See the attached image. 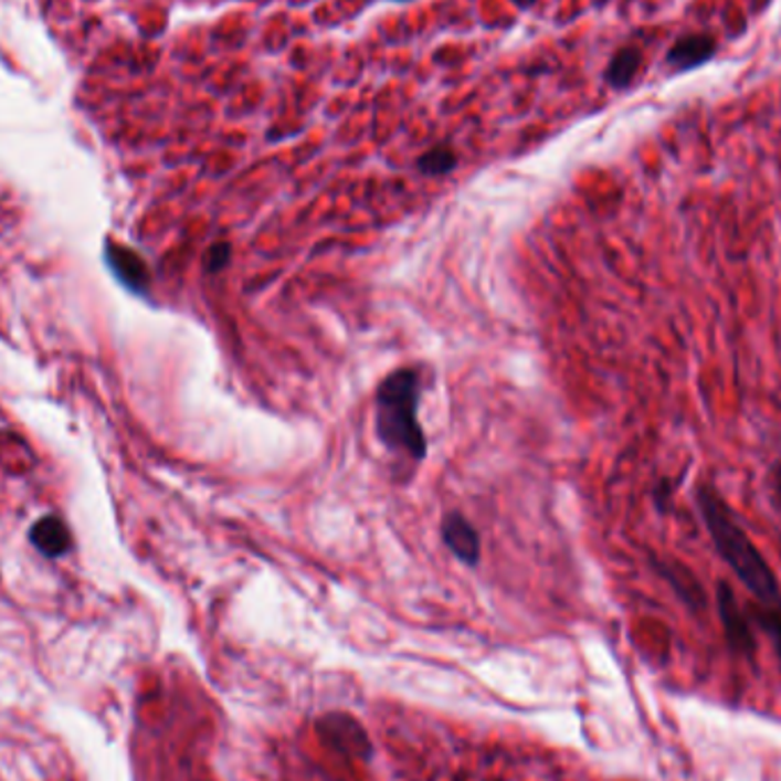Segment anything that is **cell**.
Instances as JSON below:
<instances>
[{"instance_id": "cell-1", "label": "cell", "mask_w": 781, "mask_h": 781, "mask_svg": "<svg viewBox=\"0 0 781 781\" xmlns=\"http://www.w3.org/2000/svg\"><path fill=\"white\" fill-rule=\"evenodd\" d=\"M693 500L713 541V549L733 571L745 590L763 608H781V585L777 573L742 528L727 498L716 489V485L699 483L693 489Z\"/></svg>"}, {"instance_id": "cell-2", "label": "cell", "mask_w": 781, "mask_h": 781, "mask_svg": "<svg viewBox=\"0 0 781 781\" xmlns=\"http://www.w3.org/2000/svg\"><path fill=\"white\" fill-rule=\"evenodd\" d=\"M421 376L414 368H398L376 393V432L382 444L416 462L428 455V439L419 421Z\"/></svg>"}, {"instance_id": "cell-3", "label": "cell", "mask_w": 781, "mask_h": 781, "mask_svg": "<svg viewBox=\"0 0 781 781\" xmlns=\"http://www.w3.org/2000/svg\"><path fill=\"white\" fill-rule=\"evenodd\" d=\"M716 610L729 652L738 658L754 661L759 650L754 622L750 613H747V608H742V603L738 601L729 581H718L716 585Z\"/></svg>"}, {"instance_id": "cell-4", "label": "cell", "mask_w": 781, "mask_h": 781, "mask_svg": "<svg viewBox=\"0 0 781 781\" xmlns=\"http://www.w3.org/2000/svg\"><path fill=\"white\" fill-rule=\"evenodd\" d=\"M316 733L327 747H331V750L348 759L370 761L372 757V742L368 731L346 710L325 713V716L318 718L316 722Z\"/></svg>"}, {"instance_id": "cell-5", "label": "cell", "mask_w": 781, "mask_h": 781, "mask_svg": "<svg viewBox=\"0 0 781 781\" xmlns=\"http://www.w3.org/2000/svg\"><path fill=\"white\" fill-rule=\"evenodd\" d=\"M654 571L669 585L674 597L682 601L693 615H704L708 610V594L697 573L674 558H652Z\"/></svg>"}, {"instance_id": "cell-6", "label": "cell", "mask_w": 781, "mask_h": 781, "mask_svg": "<svg viewBox=\"0 0 781 781\" xmlns=\"http://www.w3.org/2000/svg\"><path fill=\"white\" fill-rule=\"evenodd\" d=\"M441 539L448 551L464 564L475 567L481 562V537L478 530L460 513H448L441 519Z\"/></svg>"}, {"instance_id": "cell-7", "label": "cell", "mask_w": 781, "mask_h": 781, "mask_svg": "<svg viewBox=\"0 0 781 781\" xmlns=\"http://www.w3.org/2000/svg\"><path fill=\"white\" fill-rule=\"evenodd\" d=\"M716 51L718 44L710 35H704V32L701 35H686L669 46L665 62L672 72L688 74L716 57Z\"/></svg>"}, {"instance_id": "cell-8", "label": "cell", "mask_w": 781, "mask_h": 781, "mask_svg": "<svg viewBox=\"0 0 781 781\" xmlns=\"http://www.w3.org/2000/svg\"><path fill=\"white\" fill-rule=\"evenodd\" d=\"M642 64V51L635 46L620 49L605 66V83L613 89H626L633 85Z\"/></svg>"}, {"instance_id": "cell-9", "label": "cell", "mask_w": 781, "mask_h": 781, "mask_svg": "<svg viewBox=\"0 0 781 781\" xmlns=\"http://www.w3.org/2000/svg\"><path fill=\"white\" fill-rule=\"evenodd\" d=\"M460 158L451 145H436L419 156L416 169L425 177H446L457 167Z\"/></svg>"}, {"instance_id": "cell-10", "label": "cell", "mask_w": 781, "mask_h": 781, "mask_svg": "<svg viewBox=\"0 0 781 781\" xmlns=\"http://www.w3.org/2000/svg\"><path fill=\"white\" fill-rule=\"evenodd\" d=\"M750 613L752 622L766 633V637L770 640L774 656L781 665V608H763V605H754L747 610Z\"/></svg>"}, {"instance_id": "cell-11", "label": "cell", "mask_w": 781, "mask_h": 781, "mask_svg": "<svg viewBox=\"0 0 781 781\" xmlns=\"http://www.w3.org/2000/svg\"><path fill=\"white\" fill-rule=\"evenodd\" d=\"M766 492L770 498V505L777 513V517L781 519V457L772 462V466L768 468L766 475Z\"/></svg>"}, {"instance_id": "cell-12", "label": "cell", "mask_w": 781, "mask_h": 781, "mask_svg": "<svg viewBox=\"0 0 781 781\" xmlns=\"http://www.w3.org/2000/svg\"><path fill=\"white\" fill-rule=\"evenodd\" d=\"M674 494H676V483L672 478H661L654 487V507L661 515H669L674 509Z\"/></svg>"}, {"instance_id": "cell-13", "label": "cell", "mask_w": 781, "mask_h": 781, "mask_svg": "<svg viewBox=\"0 0 781 781\" xmlns=\"http://www.w3.org/2000/svg\"><path fill=\"white\" fill-rule=\"evenodd\" d=\"M209 270L211 273H222V270L229 265L231 261V245L229 243H218L211 247L209 252Z\"/></svg>"}, {"instance_id": "cell-14", "label": "cell", "mask_w": 781, "mask_h": 781, "mask_svg": "<svg viewBox=\"0 0 781 781\" xmlns=\"http://www.w3.org/2000/svg\"><path fill=\"white\" fill-rule=\"evenodd\" d=\"M509 3H515L519 10H530L537 0H509Z\"/></svg>"}, {"instance_id": "cell-15", "label": "cell", "mask_w": 781, "mask_h": 781, "mask_svg": "<svg viewBox=\"0 0 781 781\" xmlns=\"http://www.w3.org/2000/svg\"><path fill=\"white\" fill-rule=\"evenodd\" d=\"M398 3H404V0H398Z\"/></svg>"}]
</instances>
